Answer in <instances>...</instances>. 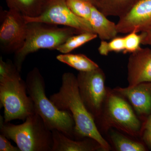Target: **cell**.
Instances as JSON below:
<instances>
[{
    "label": "cell",
    "instance_id": "obj_22",
    "mask_svg": "<svg viewBox=\"0 0 151 151\" xmlns=\"http://www.w3.org/2000/svg\"><path fill=\"white\" fill-rule=\"evenodd\" d=\"M135 31L127 34L124 37L125 49L123 53L127 54L132 53L137 51L141 48L142 44V36L141 34H138Z\"/></svg>",
    "mask_w": 151,
    "mask_h": 151
},
{
    "label": "cell",
    "instance_id": "obj_1",
    "mask_svg": "<svg viewBox=\"0 0 151 151\" xmlns=\"http://www.w3.org/2000/svg\"><path fill=\"white\" fill-rule=\"evenodd\" d=\"M50 99L59 110L71 114L75 123V137L93 139L104 150L110 146L98 130L93 116L87 110L78 90L77 77L73 73L63 74L59 91L52 94Z\"/></svg>",
    "mask_w": 151,
    "mask_h": 151
},
{
    "label": "cell",
    "instance_id": "obj_3",
    "mask_svg": "<svg viewBox=\"0 0 151 151\" xmlns=\"http://www.w3.org/2000/svg\"><path fill=\"white\" fill-rule=\"evenodd\" d=\"M28 94L33 102L35 113L42 119L51 131L55 130L66 137L75 138V123L71 114L59 110L47 97L45 84L39 69L35 67L28 73L26 80Z\"/></svg>",
    "mask_w": 151,
    "mask_h": 151
},
{
    "label": "cell",
    "instance_id": "obj_4",
    "mask_svg": "<svg viewBox=\"0 0 151 151\" xmlns=\"http://www.w3.org/2000/svg\"><path fill=\"white\" fill-rule=\"evenodd\" d=\"M0 133L13 141L21 151H52V132L36 113L19 125L4 122L1 116Z\"/></svg>",
    "mask_w": 151,
    "mask_h": 151
},
{
    "label": "cell",
    "instance_id": "obj_13",
    "mask_svg": "<svg viewBox=\"0 0 151 151\" xmlns=\"http://www.w3.org/2000/svg\"><path fill=\"white\" fill-rule=\"evenodd\" d=\"M52 151H92L96 150L100 147L97 146L96 144L98 143L91 138L75 140L57 130H52Z\"/></svg>",
    "mask_w": 151,
    "mask_h": 151
},
{
    "label": "cell",
    "instance_id": "obj_26",
    "mask_svg": "<svg viewBox=\"0 0 151 151\" xmlns=\"http://www.w3.org/2000/svg\"><path fill=\"white\" fill-rule=\"evenodd\" d=\"M145 131L151 132V114L147 117L145 124Z\"/></svg>",
    "mask_w": 151,
    "mask_h": 151
},
{
    "label": "cell",
    "instance_id": "obj_7",
    "mask_svg": "<svg viewBox=\"0 0 151 151\" xmlns=\"http://www.w3.org/2000/svg\"><path fill=\"white\" fill-rule=\"evenodd\" d=\"M27 23L24 17L14 9L1 10L0 48L4 53H15L24 44Z\"/></svg>",
    "mask_w": 151,
    "mask_h": 151
},
{
    "label": "cell",
    "instance_id": "obj_19",
    "mask_svg": "<svg viewBox=\"0 0 151 151\" xmlns=\"http://www.w3.org/2000/svg\"><path fill=\"white\" fill-rule=\"evenodd\" d=\"M111 139L118 151H146L145 147L142 143L132 140L117 132L112 133Z\"/></svg>",
    "mask_w": 151,
    "mask_h": 151
},
{
    "label": "cell",
    "instance_id": "obj_25",
    "mask_svg": "<svg viewBox=\"0 0 151 151\" xmlns=\"http://www.w3.org/2000/svg\"><path fill=\"white\" fill-rule=\"evenodd\" d=\"M143 139L149 148L151 150V132L145 131L143 135Z\"/></svg>",
    "mask_w": 151,
    "mask_h": 151
},
{
    "label": "cell",
    "instance_id": "obj_6",
    "mask_svg": "<svg viewBox=\"0 0 151 151\" xmlns=\"http://www.w3.org/2000/svg\"><path fill=\"white\" fill-rule=\"evenodd\" d=\"M76 77L81 99L95 119L100 115L106 97L105 74L99 67L90 71H79Z\"/></svg>",
    "mask_w": 151,
    "mask_h": 151
},
{
    "label": "cell",
    "instance_id": "obj_16",
    "mask_svg": "<svg viewBox=\"0 0 151 151\" xmlns=\"http://www.w3.org/2000/svg\"><path fill=\"white\" fill-rule=\"evenodd\" d=\"M138 0H100L97 9L108 16L121 17L125 14Z\"/></svg>",
    "mask_w": 151,
    "mask_h": 151
},
{
    "label": "cell",
    "instance_id": "obj_5",
    "mask_svg": "<svg viewBox=\"0 0 151 151\" xmlns=\"http://www.w3.org/2000/svg\"><path fill=\"white\" fill-rule=\"evenodd\" d=\"M27 32L24 44L14 53V64L21 72L27 56L40 49L56 50L68 38L81 33L73 28L40 22L27 23Z\"/></svg>",
    "mask_w": 151,
    "mask_h": 151
},
{
    "label": "cell",
    "instance_id": "obj_14",
    "mask_svg": "<svg viewBox=\"0 0 151 151\" xmlns=\"http://www.w3.org/2000/svg\"><path fill=\"white\" fill-rule=\"evenodd\" d=\"M89 22L93 31L101 40H111L119 33L116 24L108 19L95 6L92 7Z\"/></svg>",
    "mask_w": 151,
    "mask_h": 151
},
{
    "label": "cell",
    "instance_id": "obj_2",
    "mask_svg": "<svg viewBox=\"0 0 151 151\" xmlns=\"http://www.w3.org/2000/svg\"><path fill=\"white\" fill-rule=\"evenodd\" d=\"M14 63L0 58V105L4 108V121L24 122L35 113L31 98L28 96L26 81Z\"/></svg>",
    "mask_w": 151,
    "mask_h": 151
},
{
    "label": "cell",
    "instance_id": "obj_8",
    "mask_svg": "<svg viewBox=\"0 0 151 151\" xmlns=\"http://www.w3.org/2000/svg\"><path fill=\"white\" fill-rule=\"evenodd\" d=\"M24 17L27 23L40 22L55 25H61L76 29L81 32L94 33L89 21L73 13L67 6L66 0H50L40 15L35 17Z\"/></svg>",
    "mask_w": 151,
    "mask_h": 151
},
{
    "label": "cell",
    "instance_id": "obj_11",
    "mask_svg": "<svg viewBox=\"0 0 151 151\" xmlns=\"http://www.w3.org/2000/svg\"><path fill=\"white\" fill-rule=\"evenodd\" d=\"M129 86L151 81V49L141 47L131 53L128 63Z\"/></svg>",
    "mask_w": 151,
    "mask_h": 151
},
{
    "label": "cell",
    "instance_id": "obj_27",
    "mask_svg": "<svg viewBox=\"0 0 151 151\" xmlns=\"http://www.w3.org/2000/svg\"><path fill=\"white\" fill-rule=\"evenodd\" d=\"M85 1L91 3L93 5L95 6L97 8L98 5H99V1H100V0H85Z\"/></svg>",
    "mask_w": 151,
    "mask_h": 151
},
{
    "label": "cell",
    "instance_id": "obj_9",
    "mask_svg": "<svg viewBox=\"0 0 151 151\" xmlns=\"http://www.w3.org/2000/svg\"><path fill=\"white\" fill-rule=\"evenodd\" d=\"M107 99V117L111 124L132 134L139 132L140 121L129 103L114 94H109Z\"/></svg>",
    "mask_w": 151,
    "mask_h": 151
},
{
    "label": "cell",
    "instance_id": "obj_24",
    "mask_svg": "<svg viewBox=\"0 0 151 151\" xmlns=\"http://www.w3.org/2000/svg\"><path fill=\"white\" fill-rule=\"evenodd\" d=\"M142 36V44L151 46V27L141 33Z\"/></svg>",
    "mask_w": 151,
    "mask_h": 151
},
{
    "label": "cell",
    "instance_id": "obj_10",
    "mask_svg": "<svg viewBox=\"0 0 151 151\" xmlns=\"http://www.w3.org/2000/svg\"><path fill=\"white\" fill-rule=\"evenodd\" d=\"M119 33L142 32L151 27V0H138L116 24Z\"/></svg>",
    "mask_w": 151,
    "mask_h": 151
},
{
    "label": "cell",
    "instance_id": "obj_15",
    "mask_svg": "<svg viewBox=\"0 0 151 151\" xmlns=\"http://www.w3.org/2000/svg\"><path fill=\"white\" fill-rule=\"evenodd\" d=\"M9 9L19 12L24 16L35 17L40 15L50 0H5Z\"/></svg>",
    "mask_w": 151,
    "mask_h": 151
},
{
    "label": "cell",
    "instance_id": "obj_20",
    "mask_svg": "<svg viewBox=\"0 0 151 151\" xmlns=\"http://www.w3.org/2000/svg\"><path fill=\"white\" fill-rule=\"evenodd\" d=\"M70 10L78 17L89 21L94 5L85 0H66Z\"/></svg>",
    "mask_w": 151,
    "mask_h": 151
},
{
    "label": "cell",
    "instance_id": "obj_23",
    "mask_svg": "<svg viewBox=\"0 0 151 151\" xmlns=\"http://www.w3.org/2000/svg\"><path fill=\"white\" fill-rule=\"evenodd\" d=\"M0 151H21L17 146L13 145L9 139L0 134Z\"/></svg>",
    "mask_w": 151,
    "mask_h": 151
},
{
    "label": "cell",
    "instance_id": "obj_21",
    "mask_svg": "<svg viewBox=\"0 0 151 151\" xmlns=\"http://www.w3.org/2000/svg\"><path fill=\"white\" fill-rule=\"evenodd\" d=\"M125 49L124 37H116L110 41L102 40L98 47V51L101 55H108L110 52H114L123 53Z\"/></svg>",
    "mask_w": 151,
    "mask_h": 151
},
{
    "label": "cell",
    "instance_id": "obj_18",
    "mask_svg": "<svg viewBox=\"0 0 151 151\" xmlns=\"http://www.w3.org/2000/svg\"><path fill=\"white\" fill-rule=\"evenodd\" d=\"M97 37L96 34L89 32L75 35L68 38L65 42L57 47L56 50L62 54L69 53L76 49L96 38Z\"/></svg>",
    "mask_w": 151,
    "mask_h": 151
},
{
    "label": "cell",
    "instance_id": "obj_17",
    "mask_svg": "<svg viewBox=\"0 0 151 151\" xmlns=\"http://www.w3.org/2000/svg\"><path fill=\"white\" fill-rule=\"evenodd\" d=\"M56 59L79 71H90L99 68L96 63L84 54H60L56 56Z\"/></svg>",
    "mask_w": 151,
    "mask_h": 151
},
{
    "label": "cell",
    "instance_id": "obj_12",
    "mask_svg": "<svg viewBox=\"0 0 151 151\" xmlns=\"http://www.w3.org/2000/svg\"><path fill=\"white\" fill-rule=\"evenodd\" d=\"M114 90L127 98L139 115L147 117L151 114V81Z\"/></svg>",
    "mask_w": 151,
    "mask_h": 151
}]
</instances>
